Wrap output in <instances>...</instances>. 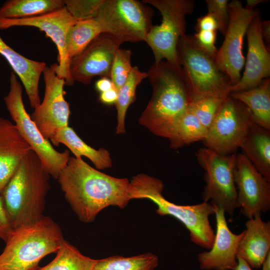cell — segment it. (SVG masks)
<instances>
[{"mask_svg": "<svg viewBox=\"0 0 270 270\" xmlns=\"http://www.w3.org/2000/svg\"><path fill=\"white\" fill-rule=\"evenodd\" d=\"M57 180L72 209L86 223L94 221L104 208L122 209L130 200L128 178L106 174L82 158L70 156Z\"/></svg>", "mask_w": 270, "mask_h": 270, "instance_id": "1", "label": "cell"}, {"mask_svg": "<svg viewBox=\"0 0 270 270\" xmlns=\"http://www.w3.org/2000/svg\"><path fill=\"white\" fill-rule=\"evenodd\" d=\"M152 96L139 123L154 134L168 138L178 118L193 102L180 66L162 60L147 72Z\"/></svg>", "mask_w": 270, "mask_h": 270, "instance_id": "2", "label": "cell"}, {"mask_svg": "<svg viewBox=\"0 0 270 270\" xmlns=\"http://www.w3.org/2000/svg\"><path fill=\"white\" fill-rule=\"evenodd\" d=\"M50 176L38 156L30 150L1 195L14 230L33 224L44 216Z\"/></svg>", "mask_w": 270, "mask_h": 270, "instance_id": "3", "label": "cell"}, {"mask_svg": "<svg viewBox=\"0 0 270 270\" xmlns=\"http://www.w3.org/2000/svg\"><path fill=\"white\" fill-rule=\"evenodd\" d=\"M64 238L50 217L13 230L0 254V270H37L44 256L56 252Z\"/></svg>", "mask_w": 270, "mask_h": 270, "instance_id": "4", "label": "cell"}, {"mask_svg": "<svg viewBox=\"0 0 270 270\" xmlns=\"http://www.w3.org/2000/svg\"><path fill=\"white\" fill-rule=\"evenodd\" d=\"M163 182L148 174L136 178L132 186V199H146L157 206L156 213L170 216L180 220L188 230L190 240L202 248L210 249L215 234L210 224L209 216L214 214V206L203 202L194 205H178L170 202L162 194Z\"/></svg>", "mask_w": 270, "mask_h": 270, "instance_id": "5", "label": "cell"}, {"mask_svg": "<svg viewBox=\"0 0 270 270\" xmlns=\"http://www.w3.org/2000/svg\"><path fill=\"white\" fill-rule=\"evenodd\" d=\"M177 54L193 101L229 94L228 78L220 70L214 60L198 47L192 36L185 34L179 39Z\"/></svg>", "mask_w": 270, "mask_h": 270, "instance_id": "6", "label": "cell"}, {"mask_svg": "<svg viewBox=\"0 0 270 270\" xmlns=\"http://www.w3.org/2000/svg\"><path fill=\"white\" fill-rule=\"evenodd\" d=\"M22 94L20 83L16 74L11 72L9 92L4 98L6 106L20 134L39 158L44 169L57 180L68 163L70 150H56L43 136L25 108Z\"/></svg>", "mask_w": 270, "mask_h": 270, "instance_id": "7", "label": "cell"}, {"mask_svg": "<svg viewBox=\"0 0 270 270\" xmlns=\"http://www.w3.org/2000/svg\"><path fill=\"white\" fill-rule=\"evenodd\" d=\"M144 4L156 8L162 16L160 25L152 26L145 40L154 53V62L166 60L180 65L177 45L186 34V17L192 13L193 0H144Z\"/></svg>", "mask_w": 270, "mask_h": 270, "instance_id": "8", "label": "cell"}, {"mask_svg": "<svg viewBox=\"0 0 270 270\" xmlns=\"http://www.w3.org/2000/svg\"><path fill=\"white\" fill-rule=\"evenodd\" d=\"M152 9L136 0H104L95 19L102 32L122 43L145 41L152 25Z\"/></svg>", "mask_w": 270, "mask_h": 270, "instance_id": "9", "label": "cell"}, {"mask_svg": "<svg viewBox=\"0 0 270 270\" xmlns=\"http://www.w3.org/2000/svg\"><path fill=\"white\" fill-rule=\"evenodd\" d=\"M196 156L205 171L203 202H210L232 216L239 208L234 179L236 154L222 155L204 147Z\"/></svg>", "mask_w": 270, "mask_h": 270, "instance_id": "10", "label": "cell"}, {"mask_svg": "<svg viewBox=\"0 0 270 270\" xmlns=\"http://www.w3.org/2000/svg\"><path fill=\"white\" fill-rule=\"evenodd\" d=\"M253 122L248 108L228 94L202 142L204 147L220 154H235Z\"/></svg>", "mask_w": 270, "mask_h": 270, "instance_id": "11", "label": "cell"}, {"mask_svg": "<svg viewBox=\"0 0 270 270\" xmlns=\"http://www.w3.org/2000/svg\"><path fill=\"white\" fill-rule=\"evenodd\" d=\"M230 20L220 48L218 50L214 62L220 70L228 78L230 86L241 78L240 72L245 60L243 55L244 39L247 29L259 10H250L241 1L228 2Z\"/></svg>", "mask_w": 270, "mask_h": 270, "instance_id": "12", "label": "cell"}, {"mask_svg": "<svg viewBox=\"0 0 270 270\" xmlns=\"http://www.w3.org/2000/svg\"><path fill=\"white\" fill-rule=\"evenodd\" d=\"M78 20L64 8L42 16L19 19L0 17V30L16 26L36 27L45 32L55 44L58 51V64H54L56 75L65 80V84L72 86L74 82L70 72V61L66 50V38L70 28Z\"/></svg>", "mask_w": 270, "mask_h": 270, "instance_id": "13", "label": "cell"}, {"mask_svg": "<svg viewBox=\"0 0 270 270\" xmlns=\"http://www.w3.org/2000/svg\"><path fill=\"white\" fill-rule=\"evenodd\" d=\"M42 74L45 84L44 99L30 118L43 136L49 140L58 130L68 126L70 111L64 98L65 80L56 75L54 64L46 66Z\"/></svg>", "mask_w": 270, "mask_h": 270, "instance_id": "14", "label": "cell"}, {"mask_svg": "<svg viewBox=\"0 0 270 270\" xmlns=\"http://www.w3.org/2000/svg\"><path fill=\"white\" fill-rule=\"evenodd\" d=\"M234 179L238 202L242 214L248 219L270 209V182L242 153L236 154Z\"/></svg>", "mask_w": 270, "mask_h": 270, "instance_id": "15", "label": "cell"}, {"mask_svg": "<svg viewBox=\"0 0 270 270\" xmlns=\"http://www.w3.org/2000/svg\"><path fill=\"white\" fill-rule=\"evenodd\" d=\"M122 44L111 34H100L81 54L70 60V72L72 81L88 84L95 76L110 78L114 57Z\"/></svg>", "mask_w": 270, "mask_h": 270, "instance_id": "16", "label": "cell"}, {"mask_svg": "<svg viewBox=\"0 0 270 270\" xmlns=\"http://www.w3.org/2000/svg\"><path fill=\"white\" fill-rule=\"evenodd\" d=\"M262 21L259 10L250 22L246 32L248 54L244 72L239 81L230 86V94L254 88L262 80L269 78L270 54L262 34Z\"/></svg>", "mask_w": 270, "mask_h": 270, "instance_id": "17", "label": "cell"}, {"mask_svg": "<svg viewBox=\"0 0 270 270\" xmlns=\"http://www.w3.org/2000/svg\"><path fill=\"white\" fill-rule=\"evenodd\" d=\"M213 205L216 232L210 250L198 255L200 267L202 270H234L238 264V247L244 230L240 234L232 232L228 226L224 210Z\"/></svg>", "mask_w": 270, "mask_h": 270, "instance_id": "18", "label": "cell"}, {"mask_svg": "<svg viewBox=\"0 0 270 270\" xmlns=\"http://www.w3.org/2000/svg\"><path fill=\"white\" fill-rule=\"evenodd\" d=\"M32 150L14 123L0 116V195L23 158Z\"/></svg>", "mask_w": 270, "mask_h": 270, "instance_id": "19", "label": "cell"}, {"mask_svg": "<svg viewBox=\"0 0 270 270\" xmlns=\"http://www.w3.org/2000/svg\"><path fill=\"white\" fill-rule=\"evenodd\" d=\"M245 224L237 255L251 268L258 269L270 252V222L262 220L261 215H256L248 219Z\"/></svg>", "mask_w": 270, "mask_h": 270, "instance_id": "20", "label": "cell"}, {"mask_svg": "<svg viewBox=\"0 0 270 270\" xmlns=\"http://www.w3.org/2000/svg\"><path fill=\"white\" fill-rule=\"evenodd\" d=\"M0 54L6 59L22 82L30 106L34 109L38 108L41 102L39 81L46 64L24 56L8 46L0 36Z\"/></svg>", "mask_w": 270, "mask_h": 270, "instance_id": "21", "label": "cell"}, {"mask_svg": "<svg viewBox=\"0 0 270 270\" xmlns=\"http://www.w3.org/2000/svg\"><path fill=\"white\" fill-rule=\"evenodd\" d=\"M240 148L242 153L270 182V130L253 122Z\"/></svg>", "mask_w": 270, "mask_h": 270, "instance_id": "22", "label": "cell"}, {"mask_svg": "<svg viewBox=\"0 0 270 270\" xmlns=\"http://www.w3.org/2000/svg\"><path fill=\"white\" fill-rule=\"evenodd\" d=\"M49 140L55 146L64 144L76 158H82V156L86 157L98 170L112 166L110 154L108 150L102 148L96 150L88 145L68 126L58 130Z\"/></svg>", "mask_w": 270, "mask_h": 270, "instance_id": "23", "label": "cell"}, {"mask_svg": "<svg viewBox=\"0 0 270 270\" xmlns=\"http://www.w3.org/2000/svg\"><path fill=\"white\" fill-rule=\"evenodd\" d=\"M229 96L236 99L250 110L254 122L270 130V79L262 80L256 87L248 90L232 92Z\"/></svg>", "mask_w": 270, "mask_h": 270, "instance_id": "24", "label": "cell"}, {"mask_svg": "<svg viewBox=\"0 0 270 270\" xmlns=\"http://www.w3.org/2000/svg\"><path fill=\"white\" fill-rule=\"evenodd\" d=\"M64 6V0H9L0 8V17L10 19L31 18Z\"/></svg>", "mask_w": 270, "mask_h": 270, "instance_id": "25", "label": "cell"}, {"mask_svg": "<svg viewBox=\"0 0 270 270\" xmlns=\"http://www.w3.org/2000/svg\"><path fill=\"white\" fill-rule=\"evenodd\" d=\"M208 130L190 108L178 118L168 138L170 147L177 149L198 141L204 140Z\"/></svg>", "mask_w": 270, "mask_h": 270, "instance_id": "26", "label": "cell"}, {"mask_svg": "<svg viewBox=\"0 0 270 270\" xmlns=\"http://www.w3.org/2000/svg\"><path fill=\"white\" fill-rule=\"evenodd\" d=\"M95 18L78 20L68 30L66 38L67 56L70 62L81 54L97 36L102 33Z\"/></svg>", "mask_w": 270, "mask_h": 270, "instance_id": "27", "label": "cell"}, {"mask_svg": "<svg viewBox=\"0 0 270 270\" xmlns=\"http://www.w3.org/2000/svg\"><path fill=\"white\" fill-rule=\"evenodd\" d=\"M56 254L51 262L37 270H93L97 260L84 256L64 239Z\"/></svg>", "mask_w": 270, "mask_h": 270, "instance_id": "28", "label": "cell"}, {"mask_svg": "<svg viewBox=\"0 0 270 270\" xmlns=\"http://www.w3.org/2000/svg\"><path fill=\"white\" fill-rule=\"evenodd\" d=\"M158 258L152 252L125 257L113 256L97 260L93 270H154Z\"/></svg>", "mask_w": 270, "mask_h": 270, "instance_id": "29", "label": "cell"}, {"mask_svg": "<svg viewBox=\"0 0 270 270\" xmlns=\"http://www.w3.org/2000/svg\"><path fill=\"white\" fill-rule=\"evenodd\" d=\"M148 73L140 71L138 67L133 66L124 84L118 90V99L116 104L117 110V134H124L126 132L125 117L129 106L136 100V92L138 86L144 78Z\"/></svg>", "mask_w": 270, "mask_h": 270, "instance_id": "30", "label": "cell"}, {"mask_svg": "<svg viewBox=\"0 0 270 270\" xmlns=\"http://www.w3.org/2000/svg\"><path fill=\"white\" fill-rule=\"evenodd\" d=\"M228 96L218 95L193 101L189 108L208 130Z\"/></svg>", "mask_w": 270, "mask_h": 270, "instance_id": "31", "label": "cell"}, {"mask_svg": "<svg viewBox=\"0 0 270 270\" xmlns=\"http://www.w3.org/2000/svg\"><path fill=\"white\" fill-rule=\"evenodd\" d=\"M131 58L132 52L130 50L120 48L115 54L110 79L118 91L126 80L132 68Z\"/></svg>", "mask_w": 270, "mask_h": 270, "instance_id": "32", "label": "cell"}, {"mask_svg": "<svg viewBox=\"0 0 270 270\" xmlns=\"http://www.w3.org/2000/svg\"><path fill=\"white\" fill-rule=\"evenodd\" d=\"M65 7L76 20L95 18L104 0H64Z\"/></svg>", "mask_w": 270, "mask_h": 270, "instance_id": "33", "label": "cell"}, {"mask_svg": "<svg viewBox=\"0 0 270 270\" xmlns=\"http://www.w3.org/2000/svg\"><path fill=\"white\" fill-rule=\"evenodd\" d=\"M228 0H206L208 13L212 14L219 24V31L224 36L230 20Z\"/></svg>", "mask_w": 270, "mask_h": 270, "instance_id": "34", "label": "cell"}, {"mask_svg": "<svg viewBox=\"0 0 270 270\" xmlns=\"http://www.w3.org/2000/svg\"><path fill=\"white\" fill-rule=\"evenodd\" d=\"M216 34L217 31L199 30L192 36L198 47L214 60L218 50L215 44Z\"/></svg>", "mask_w": 270, "mask_h": 270, "instance_id": "35", "label": "cell"}, {"mask_svg": "<svg viewBox=\"0 0 270 270\" xmlns=\"http://www.w3.org/2000/svg\"><path fill=\"white\" fill-rule=\"evenodd\" d=\"M13 230L2 198L0 195V239L6 242Z\"/></svg>", "mask_w": 270, "mask_h": 270, "instance_id": "36", "label": "cell"}, {"mask_svg": "<svg viewBox=\"0 0 270 270\" xmlns=\"http://www.w3.org/2000/svg\"><path fill=\"white\" fill-rule=\"evenodd\" d=\"M196 32L199 30L217 31L219 30V24L217 20L212 14L208 13L197 20L196 26Z\"/></svg>", "mask_w": 270, "mask_h": 270, "instance_id": "37", "label": "cell"}, {"mask_svg": "<svg viewBox=\"0 0 270 270\" xmlns=\"http://www.w3.org/2000/svg\"><path fill=\"white\" fill-rule=\"evenodd\" d=\"M118 96V91L114 87L108 90L101 92L99 99L104 104H110L116 102Z\"/></svg>", "mask_w": 270, "mask_h": 270, "instance_id": "38", "label": "cell"}, {"mask_svg": "<svg viewBox=\"0 0 270 270\" xmlns=\"http://www.w3.org/2000/svg\"><path fill=\"white\" fill-rule=\"evenodd\" d=\"M114 84L110 78H101L96 83V88L100 93L113 88Z\"/></svg>", "mask_w": 270, "mask_h": 270, "instance_id": "39", "label": "cell"}, {"mask_svg": "<svg viewBox=\"0 0 270 270\" xmlns=\"http://www.w3.org/2000/svg\"><path fill=\"white\" fill-rule=\"evenodd\" d=\"M261 32L264 40L270 43V21L262 20L261 24Z\"/></svg>", "mask_w": 270, "mask_h": 270, "instance_id": "40", "label": "cell"}, {"mask_svg": "<svg viewBox=\"0 0 270 270\" xmlns=\"http://www.w3.org/2000/svg\"><path fill=\"white\" fill-rule=\"evenodd\" d=\"M238 264L234 270H252L250 266L240 256L237 255Z\"/></svg>", "mask_w": 270, "mask_h": 270, "instance_id": "41", "label": "cell"}, {"mask_svg": "<svg viewBox=\"0 0 270 270\" xmlns=\"http://www.w3.org/2000/svg\"><path fill=\"white\" fill-rule=\"evenodd\" d=\"M268 0H247L246 5L244 6L246 8L253 10H254L256 6L260 4L265 2Z\"/></svg>", "mask_w": 270, "mask_h": 270, "instance_id": "42", "label": "cell"}, {"mask_svg": "<svg viewBox=\"0 0 270 270\" xmlns=\"http://www.w3.org/2000/svg\"><path fill=\"white\" fill-rule=\"evenodd\" d=\"M262 266V270H270V252L266 256Z\"/></svg>", "mask_w": 270, "mask_h": 270, "instance_id": "43", "label": "cell"}]
</instances>
